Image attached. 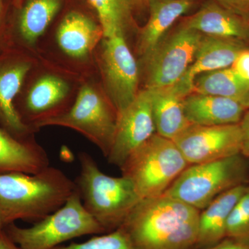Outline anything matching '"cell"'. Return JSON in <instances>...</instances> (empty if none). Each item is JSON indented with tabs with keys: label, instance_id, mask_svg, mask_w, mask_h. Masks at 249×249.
<instances>
[{
	"label": "cell",
	"instance_id": "ba28073f",
	"mask_svg": "<svg viewBox=\"0 0 249 249\" xmlns=\"http://www.w3.org/2000/svg\"><path fill=\"white\" fill-rule=\"evenodd\" d=\"M202 36L181 24L167 34L144 58L146 65L145 89H163L178 83L194 61Z\"/></svg>",
	"mask_w": 249,
	"mask_h": 249
},
{
	"label": "cell",
	"instance_id": "7c38bea8",
	"mask_svg": "<svg viewBox=\"0 0 249 249\" xmlns=\"http://www.w3.org/2000/svg\"><path fill=\"white\" fill-rule=\"evenodd\" d=\"M31 65L27 60H9L0 62V127L19 140H32L34 129L24 124L15 106L24 78Z\"/></svg>",
	"mask_w": 249,
	"mask_h": 249
},
{
	"label": "cell",
	"instance_id": "4fadbf2b",
	"mask_svg": "<svg viewBox=\"0 0 249 249\" xmlns=\"http://www.w3.org/2000/svg\"><path fill=\"white\" fill-rule=\"evenodd\" d=\"M68 91V84L62 78L42 76L33 85L16 110L24 124L35 129L41 121L60 114L59 107Z\"/></svg>",
	"mask_w": 249,
	"mask_h": 249
},
{
	"label": "cell",
	"instance_id": "836d02e7",
	"mask_svg": "<svg viewBox=\"0 0 249 249\" xmlns=\"http://www.w3.org/2000/svg\"><path fill=\"white\" fill-rule=\"evenodd\" d=\"M5 227V224L4 222H3L2 219H1V218L0 217V231H1L4 229V228Z\"/></svg>",
	"mask_w": 249,
	"mask_h": 249
},
{
	"label": "cell",
	"instance_id": "4316f807",
	"mask_svg": "<svg viewBox=\"0 0 249 249\" xmlns=\"http://www.w3.org/2000/svg\"><path fill=\"white\" fill-rule=\"evenodd\" d=\"M222 6L242 17L249 19V0H214Z\"/></svg>",
	"mask_w": 249,
	"mask_h": 249
},
{
	"label": "cell",
	"instance_id": "9a60e30c",
	"mask_svg": "<svg viewBox=\"0 0 249 249\" xmlns=\"http://www.w3.org/2000/svg\"><path fill=\"white\" fill-rule=\"evenodd\" d=\"M248 44L235 39L203 35L194 61L179 81L193 91L196 77L205 72L231 67L241 52L249 48Z\"/></svg>",
	"mask_w": 249,
	"mask_h": 249
},
{
	"label": "cell",
	"instance_id": "d6a6232c",
	"mask_svg": "<svg viewBox=\"0 0 249 249\" xmlns=\"http://www.w3.org/2000/svg\"><path fill=\"white\" fill-rule=\"evenodd\" d=\"M241 104L242 105L246 110L249 109V92L246 95L245 97L240 101Z\"/></svg>",
	"mask_w": 249,
	"mask_h": 249
},
{
	"label": "cell",
	"instance_id": "5bb4252c",
	"mask_svg": "<svg viewBox=\"0 0 249 249\" xmlns=\"http://www.w3.org/2000/svg\"><path fill=\"white\" fill-rule=\"evenodd\" d=\"M180 24L203 35L235 39L249 44V19L218 4L208 1Z\"/></svg>",
	"mask_w": 249,
	"mask_h": 249
},
{
	"label": "cell",
	"instance_id": "5b68a950",
	"mask_svg": "<svg viewBox=\"0 0 249 249\" xmlns=\"http://www.w3.org/2000/svg\"><path fill=\"white\" fill-rule=\"evenodd\" d=\"M4 231L21 249H53L82 236L106 233L85 209L77 190L61 208L32 227L22 228L11 223Z\"/></svg>",
	"mask_w": 249,
	"mask_h": 249
},
{
	"label": "cell",
	"instance_id": "d4e9b609",
	"mask_svg": "<svg viewBox=\"0 0 249 249\" xmlns=\"http://www.w3.org/2000/svg\"><path fill=\"white\" fill-rule=\"evenodd\" d=\"M53 249H134L122 229L94 236L82 243L60 245Z\"/></svg>",
	"mask_w": 249,
	"mask_h": 249
},
{
	"label": "cell",
	"instance_id": "cb8c5ba5",
	"mask_svg": "<svg viewBox=\"0 0 249 249\" xmlns=\"http://www.w3.org/2000/svg\"><path fill=\"white\" fill-rule=\"evenodd\" d=\"M97 12L103 37L124 35L133 23L129 0H89Z\"/></svg>",
	"mask_w": 249,
	"mask_h": 249
},
{
	"label": "cell",
	"instance_id": "ffe728a7",
	"mask_svg": "<svg viewBox=\"0 0 249 249\" xmlns=\"http://www.w3.org/2000/svg\"><path fill=\"white\" fill-rule=\"evenodd\" d=\"M247 186L240 185L224 192L200 212L196 249L212 247L227 237L228 219Z\"/></svg>",
	"mask_w": 249,
	"mask_h": 249
},
{
	"label": "cell",
	"instance_id": "603a6c76",
	"mask_svg": "<svg viewBox=\"0 0 249 249\" xmlns=\"http://www.w3.org/2000/svg\"><path fill=\"white\" fill-rule=\"evenodd\" d=\"M61 0H28L19 18L22 40L34 44L46 30L60 9Z\"/></svg>",
	"mask_w": 249,
	"mask_h": 249
},
{
	"label": "cell",
	"instance_id": "e575fe53",
	"mask_svg": "<svg viewBox=\"0 0 249 249\" xmlns=\"http://www.w3.org/2000/svg\"><path fill=\"white\" fill-rule=\"evenodd\" d=\"M2 9H3L2 2H1V0H0V18H1V13H2Z\"/></svg>",
	"mask_w": 249,
	"mask_h": 249
},
{
	"label": "cell",
	"instance_id": "6da1fadb",
	"mask_svg": "<svg viewBox=\"0 0 249 249\" xmlns=\"http://www.w3.org/2000/svg\"><path fill=\"white\" fill-rule=\"evenodd\" d=\"M200 211L163 195L143 199L119 229L134 249H196Z\"/></svg>",
	"mask_w": 249,
	"mask_h": 249
},
{
	"label": "cell",
	"instance_id": "ac0fdd59",
	"mask_svg": "<svg viewBox=\"0 0 249 249\" xmlns=\"http://www.w3.org/2000/svg\"><path fill=\"white\" fill-rule=\"evenodd\" d=\"M193 4V0H150L148 20L139 34V52L143 58L151 53L175 22Z\"/></svg>",
	"mask_w": 249,
	"mask_h": 249
},
{
	"label": "cell",
	"instance_id": "44dd1931",
	"mask_svg": "<svg viewBox=\"0 0 249 249\" xmlns=\"http://www.w3.org/2000/svg\"><path fill=\"white\" fill-rule=\"evenodd\" d=\"M102 37L104 38L101 26L78 12L67 15L57 32V41L60 48L74 58L88 55Z\"/></svg>",
	"mask_w": 249,
	"mask_h": 249
},
{
	"label": "cell",
	"instance_id": "3957f363",
	"mask_svg": "<svg viewBox=\"0 0 249 249\" xmlns=\"http://www.w3.org/2000/svg\"><path fill=\"white\" fill-rule=\"evenodd\" d=\"M78 158L80 174L74 182L85 209L106 233L117 230L142 198L128 178L103 173L86 152L80 153Z\"/></svg>",
	"mask_w": 249,
	"mask_h": 249
},
{
	"label": "cell",
	"instance_id": "1f68e13d",
	"mask_svg": "<svg viewBox=\"0 0 249 249\" xmlns=\"http://www.w3.org/2000/svg\"><path fill=\"white\" fill-rule=\"evenodd\" d=\"M132 4V8L147 7L150 0H129Z\"/></svg>",
	"mask_w": 249,
	"mask_h": 249
},
{
	"label": "cell",
	"instance_id": "30bf717a",
	"mask_svg": "<svg viewBox=\"0 0 249 249\" xmlns=\"http://www.w3.org/2000/svg\"><path fill=\"white\" fill-rule=\"evenodd\" d=\"M173 141L189 165L209 163L242 152L240 124L215 126L192 124Z\"/></svg>",
	"mask_w": 249,
	"mask_h": 249
},
{
	"label": "cell",
	"instance_id": "d6986e66",
	"mask_svg": "<svg viewBox=\"0 0 249 249\" xmlns=\"http://www.w3.org/2000/svg\"><path fill=\"white\" fill-rule=\"evenodd\" d=\"M45 150L33 140H19L0 127V174H36L49 166Z\"/></svg>",
	"mask_w": 249,
	"mask_h": 249
},
{
	"label": "cell",
	"instance_id": "52a82bcc",
	"mask_svg": "<svg viewBox=\"0 0 249 249\" xmlns=\"http://www.w3.org/2000/svg\"><path fill=\"white\" fill-rule=\"evenodd\" d=\"M117 112L103 95L89 85L80 89L68 110L41 121L36 129L45 126H61L74 129L93 142L107 158L114 133Z\"/></svg>",
	"mask_w": 249,
	"mask_h": 249
},
{
	"label": "cell",
	"instance_id": "277c9868",
	"mask_svg": "<svg viewBox=\"0 0 249 249\" xmlns=\"http://www.w3.org/2000/svg\"><path fill=\"white\" fill-rule=\"evenodd\" d=\"M189 163L171 139L155 133L120 168L142 199L163 196Z\"/></svg>",
	"mask_w": 249,
	"mask_h": 249
},
{
	"label": "cell",
	"instance_id": "9c48e42d",
	"mask_svg": "<svg viewBox=\"0 0 249 249\" xmlns=\"http://www.w3.org/2000/svg\"><path fill=\"white\" fill-rule=\"evenodd\" d=\"M101 67L108 100L118 114L133 102L139 92L138 65L124 36L105 38Z\"/></svg>",
	"mask_w": 249,
	"mask_h": 249
},
{
	"label": "cell",
	"instance_id": "8992f818",
	"mask_svg": "<svg viewBox=\"0 0 249 249\" xmlns=\"http://www.w3.org/2000/svg\"><path fill=\"white\" fill-rule=\"evenodd\" d=\"M242 154L222 160L190 165L167 190L165 196L199 210L224 192L247 184L249 164Z\"/></svg>",
	"mask_w": 249,
	"mask_h": 249
},
{
	"label": "cell",
	"instance_id": "484cf974",
	"mask_svg": "<svg viewBox=\"0 0 249 249\" xmlns=\"http://www.w3.org/2000/svg\"><path fill=\"white\" fill-rule=\"evenodd\" d=\"M227 237L249 238V186H247L229 215Z\"/></svg>",
	"mask_w": 249,
	"mask_h": 249
},
{
	"label": "cell",
	"instance_id": "8fae6325",
	"mask_svg": "<svg viewBox=\"0 0 249 249\" xmlns=\"http://www.w3.org/2000/svg\"><path fill=\"white\" fill-rule=\"evenodd\" d=\"M155 133L151 91L145 89L139 91L129 106L118 113L108 162L121 168L129 156Z\"/></svg>",
	"mask_w": 249,
	"mask_h": 249
},
{
	"label": "cell",
	"instance_id": "f546056e",
	"mask_svg": "<svg viewBox=\"0 0 249 249\" xmlns=\"http://www.w3.org/2000/svg\"><path fill=\"white\" fill-rule=\"evenodd\" d=\"M242 135V154L247 159L249 158V109L245 111L240 122Z\"/></svg>",
	"mask_w": 249,
	"mask_h": 249
},
{
	"label": "cell",
	"instance_id": "7402d4cb",
	"mask_svg": "<svg viewBox=\"0 0 249 249\" xmlns=\"http://www.w3.org/2000/svg\"><path fill=\"white\" fill-rule=\"evenodd\" d=\"M249 92V82L231 68L205 72L194 81L193 93L222 96L239 102Z\"/></svg>",
	"mask_w": 249,
	"mask_h": 249
},
{
	"label": "cell",
	"instance_id": "7a4b0ae2",
	"mask_svg": "<svg viewBox=\"0 0 249 249\" xmlns=\"http://www.w3.org/2000/svg\"><path fill=\"white\" fill-rule=\"evenodd\" d=\"M76 190L74 181L55 167L36 174H0V217L5 226L37 221L61 208Z\"/></svg>",
	"mask_w": 249,
	"mask_h": 249
},
{
	"label": "cell",
	"instance_id": "2e32d148",
	"mask_svg": "<svg viewBox=\"0 0 249 249\" xmlns=\"http://www.w3.org/2000/svg\"><path fill=\"white\" fill-rule=\"evenodd\" d=\"M183 105L188 121L197 125L240 124L246 111L237 100L201 93L188 95Z\"/></svg>",
	"mask_w": 249,
	"mask_h": 249
},
{
	"label": "cell",
	"instance_id": "4dcf8cb0",
	"mask_svg": "<svg viewBox=\"0 0 249 249\" xmlns=\"http://www.w3.org/2000/svg\"><path fill=\"white\" fill-rule=\"evenodd\" d=\"M0 249H21L6 235L4 229L0 231Z\"/></svg>",
	"mask_w": 249,
	"mask_h": 249
},
{
	"label": "cell",
	"instance_id": "83f0119b",
	"mask_svg": "<svg viewBox=\"0 0 249 249\" xmlns=\"http://www.w3.org/2000/svg\"><path fill=\"white\" fill-rule=\"evenodd\" d=\"M231 67L237 74L249 82V48L241 52Z\"/></svg>",
	"mask_w": 249,
	"mask_h": 249
},
{
	"label": "cell",
	"instance_id": "e0dca14e",
	"mask_svg": "<svg viewBox=\"0 0 249 249\" xmlns=\"http://www.w3.org/2000/svg\"><path fill=\"white\" fill-rule=\"evenodd\" d=\"M150 90L156 133L173 140L192 124L183 105L184 98L191 93L178 82L169 88Z\"/></svg>",
	"mask_w": 249,
	"mask_h": 249
},
{
	"label": "cell",
	"instance_id": "f1b7e54d",
	"mask_svg": "<svg viewBox=\"0 0 249 249\" xmlns=\"http://www.w3.org/2000/svg\"><path fill=\"white\" fill-rule=\"evenodd\" d=\"M203 249H249V238L227 237L219 243Z\"/></svg>",
	"mask_w": 249,
	"mask_h": 249
}]
</instances>
